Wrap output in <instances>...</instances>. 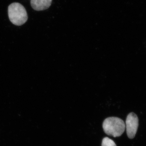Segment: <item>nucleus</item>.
Masks as SVG:
<instances>
[{
	"mask_svg": "<svg viewBox=\"0 0 146 146\" xmlns=\"http://www.w3.org/2000/svg\"><path fill=\"white\" fill-rule=\"evenodd\" d=\"M105 133L114 137H119L124 132L125 125L123 120L115 117L106 119L103 123Z\"/></svg>",
	"mask_w": 146,
	"mask_h": 146,
	"instance_id": "obj_1",
	"label": "nucleus"
},
{
	"mask_svg": "<svg viewBox=\"0 0 146 146\" xmlns=\"http://www.w3.org/2000/svg\"><path fill=\"white\" fill-rule=\"evenodd\" d=\"M9 20L16 26H21L27 21L28 16L25 7L20 3H14L8 7Z\"/></svg>",
	"mask_w": 146,
	"mask_h": 146,
	"instance_id": "obj_2",
	"label": "nucleus"
},
{
	"mask_svg": "<svg viewBox=\"0 0 146 146\" xmlns=\"http://www.w3.org/2000/svg\"><path fill=\"white\" fill-rule=\"evenodd\" d=\"M102 146H117L114 141L108 137H105L102 141Z\"/></svg>",
	"mask_w": 146,
	"mask_h": 146,
	"instance_id": "obj_5",
	"label": "nucleus"
},
{
	"mask_svg": "<svg viewBox=\"0 0 146 146\" xmlns=\"http://www.w3.org/2000/svg\"><path fill=\"white\" fill-rule=\"evenodd\" d=\"M52 0H31V5L34 10L41 11L49 8Z\"/></svg>",
	"mask_w": 146,
	"mask_h": 146,
	"instance_id": "obj_4",
	"label": "nucleus"
},
{
	"mask_svg": "<svg viewBox=\"0 0 146 146\" xmlns=\"http://www.w3.org/2000/svg\"><path fill=\"white\" fill-rule=\"evenodd\" d=\"M138 118L137 115L133 113L129 114L126 120L125 128L128 138L133 139L137 131L138 127Z\"/></svg>",
	"mask_w": 146,
	"mask_h": 146,
	"instance_id": "obj_3",
	"label": "nucleus"
}]
</instances>
